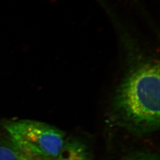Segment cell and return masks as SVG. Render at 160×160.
Wrapping results in <instances>:
<instances>
[{"instance_id":"obj_1","label":"cell","mask_w":160,"mask_h":160,"mask_svg":"<svg viewBox=\"0 0 160 160\" xmlns=\"http://www.w3.org/2000/svg\"><path fill=\"white\" fill-rule=\"evenodd\" d=\"M160 65L155 61L134 65L114 94L112 119L117 126L138 136L160 125Z\"/></svg>"},{"instance_id":"obj_2","label":"cell","mask_w":160,"mask_h":160,"mask_svg":"<svg viewBox=\"0 0 160 160\" xmlns=\"http://www.w3.org/2000/svg\"><path fill=\"white\" fill-rule=\"evenodd\" d=\"M3 128L22 153L36 160L53 159L67 139L61 129L38 120H6Z\"/></svg>"},{"instance_id":"obj_3","label":"cell","mask_w":160,"mask_h":160,"mask_svg":"<svg viewBox=\"0 0 160 160\" xmlns=\"http://www.w3.org/2000/svg\"><path fill=\"white\" fill-rule=\"evenodd\" d=\"M52 160H92L87 146L79 139H67L59 153Z\"/></svg>"},{"instance_id":"obj_4","label":"cell","mask_w":160,"mask_h":160,"mask_svg":"<svg viewBox=\"0 0 160 160\" xmlns=\"http://www.w3.org/2000/svg\"><path fill=\"white\" fill-rule=\"evenodd\" d=\"M22 152L9 138H0V160H22Z\"/></svg>"},{"instance_id":"obj_5","label":"cell","mask_w":160,"mask_h":160,"mask_svg":"<svg viewBox=\"0 0 160 160\" xmlns=\"http://www.w3.org/2000/svg\"><path fill=\"white\" fill-rule=\"evenodd\" d=\"M129 160H159V158L154 154L139 152L132 156Z\"/></svg>"},{"instance_id":"obj_6","label":"cell","mask_w":160,"mask_h":160,"mask_svg":"<svg viewBox=\"0 0 160 160\" xmlns=\"http://www.w3.org/2000/svg\"><path fill=\"white\" fill-rule=\"evenodd\" d=\"M23 158H22V160H36V159H34V158H32V157H29V156H28V155H26L24 154L23 153Z\"/></svg>"}]
</instances>
